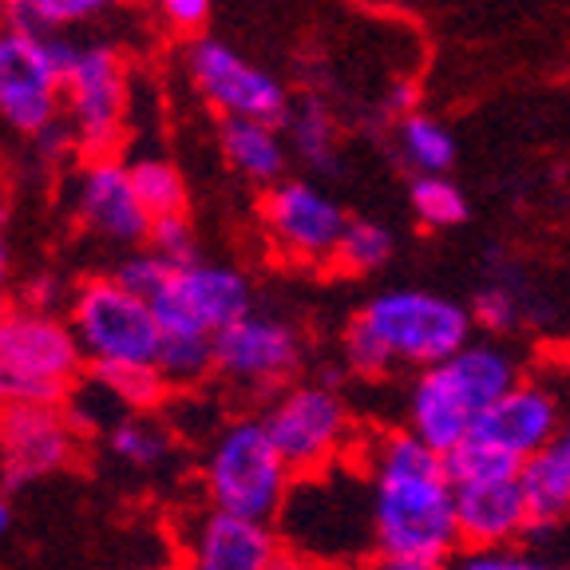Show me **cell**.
Masks as SVG:
<instances>
[{
    "label": "cell",
    "instance_id": "6da1fadb",
    "mask_svg": "<svg viewBox=\"0 0 570 570\" xmlns=\"http://www.w3.org/2000/svg\"><path fill=\"white\" fill-rule=\"evenodd\" d=\"M365 472L373 554L448 562L460 551L455 488L444 455L412 436L409 428H389L368 444Z\"/></svg>",
    "mask_w": 570,
    "mask_h": 570
},
{
    "label": "cell",
    "instance_id": "7a4b0ae2",
    "mask_svg": "<svg viewBox=\"0 0 570 570\" xmlns=\"http://www.w3.org/2000/svg\"><path fill=\"white\" fill-rule=\"evenodd\" d=\"M475 317L455 297L432 289H384L361 305L345 330V365L381 381L396 368H424L472 345Z\"/></svg>",
    "mask_w": 570,
    "mask_h": 570
},
{
    "label": "cell",
    "instance_id": "3957f363",
    "mask_svg": "<svg viewBox=\"0 0 570 570\" xmlns=\"http://www.w3.org/2000/svg\"><path fill=\"white\" fill-rule=\"evenodd\" d=\"M519 376L515 356L495 341H472L455 356L412 376L404 401V428L432 452L448 455L472 436L480 416L508 396Z\"/></svg>",
    "mask_w": 570,
    "mask_h": 570
},
{
    "label": "cell",
    "instance_id": "277c9868",
    "mask_svg": "<svg viewBox=\"0 0 570 570\" xmlns=\"http://www.w3.org/2000/svg\"><path fill=\"white\" fill-rule=\"evenodd\" d=\"M88 356L68 317L0 302V409L68 404Z\"/></svg>",
    "mask_w": 570,
    "mask_h": 570
},
{
    "label": "cell",
    "instance_id": "5b68a950",
    "mask_svg": "<svg viewBox=\"0 0 570 570\" xmlns=\"http://www.w3.org/2000/svg\"><path fill=\"white\" fill-rule=\"evenodd\" d=\"M203 488L210 511L269 523L294 495V472L277 455L262 416H234L210 432L203 455Z\"/></svg>",
    "mask_w": 570,
    "mask_h": 570
},
{
    "label": "cell",
    "instance_id": "8992f818",
    "mask_svg": "<svg viewBox=\"0 0 570 570\" xmlns=\"http://www.w3.org/2000/svg\"><path fill=\"white\" fill-rule=\"evenodd\" d=\"M262 424L294 480H317L333 472L353 436V416L333 376L289 384L285 392H277L262 412Z\"/></svg>",
    "mask_w": 570,
    "mask_h": 570
},
{
    "label": "cell",
    "instance_id": "52a82bcc",
    "mask_svg": "<svg viewBox=\"0 0 570 570\" xmlns=\"http://www.w3.org/2000/svg\"><path fill=\"white\" fill-rule=\"evenodd\" d=\"M68 325L88 365H155L163 325L151 302L135 297L116 277H88L68 297Z\"/></svg>",
    "mask_w": 570,
    "mask_h": 570
},
{
    "label": "cell",
    "instance_id": "ba28073f",
    "mask_svg": "<svg viewBox=\"0 0 570 570\" xmlns=\"http://www.w3.org/2000/svg\"><path fill=\"white\" fill-rule=\"evenodd\" d=\"M76 45L63 36H24L0 28V119L12 131L45 135L63 119V76Z\"/></svg>",
    "mask_w": 570,
    "mask_h": 570
},
{
    "label": "cell",
    "instance_id": "9c48e42d",
    "mask_svg": "<svg viewBox=\"0 0 570 570\" xmlns=\"http://www.w3.org/2000/svg\"><path fill=\"white\" fill-rule=\"evenodd\" d=\"M127 60L107 45H76L63 76V124L88 159L116 155L127 127Z\"/></svg>",
    "mask_w": 570,
    "mask_h": 570
},
{
    "label": "cell",
    "instance_id": "30bf717a",
    "mask_svg": "<svg viewBox=\"0 0 570 570\" xmlns=\"http://www.w3.org/2000/svg\"><path fill=\"white\" fill-rule=\"evenodd\" d=\"M305 361V341L294 321L277 313L249 309L234 325H226L214 337V376L249 392V396H269L289 389Z\"/></svg>",
    "mask_w": 570,
    "mask_h": 570
},
{
    "label": "cell",
    "instance_id": "8fae6325",
    "mask_svg": "<svg viewBox=\"0 0 570 570\" xmlns=\"http://www.w3.org/2000/svg\"><path fill=\"white\" fill-rule=\"evenodd\" d=\"M187 71L195 80L198 96L223 119H254V124L282 127L289 116V91L274 71L258 68L238 48L198 36L187 52Z\"/></svg>",
    "mask_w": 570,
    "mask_h": 570
},
{
    "label": "cell",
    "instance_id": "7c38bea8",
    "mask_svg": "<svg viewBox=\"0 0 570 570\" xmlns=\"http://www.w3.org/2000/svg\"><path fill=\"white\" fill-rule=\"evenodd\" d=\"M163 333L183 337H218L226 325L254 309V285L242 269L195 262V266L170 269L167 285L151 302Z\"/></svg>",
    "mask_w": 570,
    "mask_h": 570
},
{
    "label": "cell",
    "instance_id": "4fadbf2b",
    "mask_svg": "<svg viewBox=\"0 0 570 570\" xmlns=\"http://www.w3.org/2000/svg\"><path fill=\"white\" fill-rule=\"evenodd\" d=\"M83 428L68 404H24L0 409V488H24L68 472L80 455Z\"/></svg>",
    "mask_w": 570,
    "mask_h": 570
},
{
    "label": "cell",
    "instance_id": "5bb4252c",
    "mask_svg": "<svg viewBox=\"0 0 570 570\" xmlns=\"http://www.w3.org/2000/svg\"><path fill=\"white\" fill-rule=\"evenodd\" d=\"M262 226L282 258L317 266L333 262L348 218L341 203L309 178H282L262 198Z\"/></svg>",
    "mask_w": 570,
    "mask_h": 570
},
{
    "label": "cell",
    "instance_id": "9a60e30c",
    "mask_svg": "<svg viewBox=\"0 0 570 570\" xmlns=\"http://www.w3.org/2000/svg\"><path fill=\"white\" fill-rule=\"evenodd\" d=\"M71 214L83 230L119 242V246L147 242V230H151V214L142 210L135 195L131 163H124L119 155H99L83 163L71 183Z\"/></svg>",
    "mask_w": 570,
    "mask_h": 570
},
{
    "label": "cell",
    "instance_id": "2e32d148",
    "mask_svg": "<svg viewBox=\"0 0 570 570\" xmlns=\"http://www.w3.org/2000/svg\"><path fill=\"white\" fill-rule=\"evenodd\" d=\"M562 432V404L547 384L519 381L508 396H499L480 416L472 436L488 440L491 448L508 452L511 460H531L539 452H551Z\"/></svg>",
    "mask_w": 570,
    "mask_h": 570
},
{
    "label": "cell",
    "instance_id": "e0dca14e",
    "mask_svg": "<svg viewBox=\"0 0 570 570\" xmlns=\"http://www.w3.org/2000/svg\"><path fill=\"white\" fill-rule=\"evenodd\" d=\"M455 523H460L463 551H491V547H515V539L531 534L519 475L508 480H480L455 488Z\"/></svg>",
    "mask_w": 570,
    "mask_h": 570
},
{
    "label": "cell",
    "instance_id": "ac0fdd59",
    "mask_svg": "<svg viewBox=\"0 0 570 570\" xmlns=\"http://www.w3.org/2000/svg\"><path fill=\"white\" fill-rule=\"evenodd\" d=\"M282 543L269 523L206 511L190 539V570H269Z\"/></svg>",
    "mask_w": 570,
    "mask_h": 570
},
{
    "label": "cell",
    "instance_id": "d6986e66",
    "mask_svg": "<svg viewBox=\"0 0 570 570\" xmlns=\"http://www.w3.org/2000/svg\"><path fill=\"white\" fill-rule=\"evenodd\" d=\"M218 147L223 159L238 170L249 183L262 187H277L289 163V142H285L282 127L274 124H254V119H223L218 127Z\"/></svg>",
    "mask_w": 570,
    "mask_h": 570
},
{
    "label": "cell",
    "instance_id": "ffe728a7",
    "mask_svg": "<svg viewBox=\"0 0 570 570\" xmlns=\"http://www.w3.org/2000/svg\"><path fill=\"white\" fill-rule=\"evenodd\" d=\"M519 491H523L527 515H531V534H547L570 519V472L554 455V448L523 460Z\"/></svg>",
    "mask_w": 570,
    "mask_h": 570
},
{
    "label": "cell",
    "instance_id": "44dd1931",
    "mask_svg": "<svg viewBox=\"0 0 570 570\" xmlns=\"http://www.w3.org/2000/svg\"><path fill=\"white\" fill-rule=\"evenodd\" d=\"M285 142H289V155L305 163V167L321 170V175H333L341 167L337 163V119L321 99H302L297 107H289L285 116Z\"/></svg>",
    "mask_w": 570,
    "mask_h": 570
},
{
    "label": "cell",
    "instance_id": "7402d4cb",
    "mask_svg": "<svg viewBox=\"0 0 570 570\" xmlns=\"http://www.w3.org/2000/svg\"><path fill=\"white\" fill-rule=\"evenodd\" d=\"M83 381L131 416L163 409V401L170 396V384L163 381L159 365H88Z\"/></svg>",
    "mask_w": 570,
    "mask_h": 570
},
{
    "label": "cell",
    "instance_id": "603a6c76",
    "mask_svg": "<svg viewBox=\"0 0 570 570\" xmlns=\"http://www.w3.org/2000/svg\"><path fill=\"white\" fill-rule=\"evenodd\" d=\"M396 151L420 175H448L455 163V135L448 131L444 119L428 111H409L396 119Z\"/></svg>",
    "mask_w": 570,
    "mask_h": 570
},
{
    "label": "cell",
    "instance_id": "cb8c5ba5",
    "mask_svg": "<svg viewBox=\"0 0 570 570\" xmlns=\"http://www.w3.org/2000/svg\"><path fill=\"white\" fill-rule=\"evenodd\" d=\"M104 444L107 452L116 455L127 468H139V472H151L170 455V432L151 416H119L111 428H104Z\"/></svg>",
    "mask_w": 570,
    "mask_h": 570
},
{
    "label": "cell",
    "instance_id": "d4e9b609",
    "mask_svg": "<svg viewBox=\"0 0 570 570\" xmlns=\"http://www.w3.org/2000/svg\"><path fill=\"white\" fill-rule=\"evenodd\" d=\"M472 317L480 330L488 333H515L527 317H531V297L527 285L515 274H491L488 282L475 289L472 297Z\"/></svg>",
    "mask_w": 570,
    "mask_h": 570
},
{
    "label": "cell",
    "instance_id": "484cf974",
    "mask_svg": "<svg viewBox=\"0 0 570 570\" xmlns=\"http://www.w3.org/2000/svg\"><path fill=\"white\" fill-rule=\"evenodd\" d=\"M392 249H396V238L389 226L373 223V218H348L333 266L345 274H376L392 258Z\"/></svg>",
    "mask_w": 570,
    "mask_h": 570
},
{
    "label": "cell",
    "instance_id": "4316f807",
    "mask_svg": "<svg viewBox=\"0 0 570 570\" xmlns=\"http://www.w3.org/2000/svg\"><path fill=\"white\" fill-rule=\"evenodd\" d=\"M131 183L142 210L151 214V223L155 218H170V214H187V183L167 159L131 163Z\"/></svg>",
    "mask_w": 570,
    "mask_h": 570
},
{
    "label": "cell",
    "instance_id": "83f0119b",
    "mask_svg": "<svg viewBox=\"0 0 570 570\" xmlns=\"http://www.w3.org/2000/svg\"><path fill=\"white\" fill-rule=\"evenodd\" d=\"M159 373L170 389H195L206 376H214V341L210 337H183V333H163Z\"/></svg>",
    "mask_w": 570,
    "mask_h": 570
},
{
    "label": "cell",
    "instance_id": "f1b7e54d",
    "mask_svg": "<svg viewBox=\"0 0 570 570\" xmlns=\"http://www.w3.org/2000/svg\"><path fill=\"white\" fill-rule=\"evenodd\" d=\"M409 198L416 218L424 226H432V230H452V226H463V218H468V198H463V190L448 175L412 178Z\"/></svg>",
    "mask_w": 570,
    "mask_h": 570
},
{
    "label": "cell",
    "instance_id": "f546056e",
    "mask_svg": "<svg viewBox=\"0 0 570 570\" xmlns=\"http://www.w3.org/2000/svg\"><path fill=\"white\" fill-rule=\"evenodd\" d=\"M444 468H448L452 488H460V483H480V480H508V475H519L523 463L511 460V455L499 452V448H491L488 440L468 436L460 448H452V452L444 455Z\"/></svg>",
    "mask_w": 570,
    "mask_h": 570
},
{
    "label": "cell",
    "instance_id": "4dcf8cb0",
    "mask_svg": "<svg viewBox=\"0 0 570 570\" xmlns=\"http://www.w3.org/2000/svg\"><path fill=\"white\" fill-rule=\"evenodd\" d=\"M147 249L159 254L167 266H195L198 262V238L187 214H170V218H155L147 230Z\"/></svg>",
    "mask_w": 570,
    "mask_h": 570
},
{
    "label": "cell",
    "instance_id": "1f68e13d",
    "mask_svg": "<svg viewBox=\"0 0 570 570\" xmlns=\"http://www.w3.org/2000/svg\"><path fill=\"white\" fill-rule=\"evenodd\" d=\"M170 269L175 266H167L159 254H151V249L142 246V249H131V254L116 266V274L111 277H116L124 289H131L135 297H142V302H155V294L167 285Z\"/></svg>",
    "mask_w": 570,
    "mask_h": 570
},
{
    "label": "cell",
    "instance_id": "d6a6232c",
    "mask_svg": "<svg viewBox=\"0 0 570 570\" xmlns=\"http://www.w3.org/2000/svg\"><path fill=\"white\" fill-rule=\"evenodd\" d=\"M452 570H570V567H554V562L539 559L531 551H519V547H491V551H463Z\"/></svg>",
    "mask_w": 570,
    "mask_h": 570
},
{
    "label": "cell",
    "instance_id": "836d02e7",
    "mask_svg": "<svg viewBox=\"0 0 570 570\" xmlns=\"http://www.w3.org/2000/svg\"><path fill=\"white\" fill-rule=\"evenodd\" d=\"M40 20L52 36H60V28L88 24V20L104 17L107 9H116L119 0H32Z\"/></svg>",
    "mask_w": 570,
    "mask_h": 570
},
{
    "label": "cell",
    "instance_id": "e575fe53",
    "mask_svg": "<svg viewBox=\"0 0 570 570\" xmlns=\"http://www.w3.org/2000/svg\"><path fill=\"white\" fill-rule=\"evenodd\" d=\"M151 9L159 12V20L178 36H198L210 20L214 0H151Z\"/></svg>",
    "mask_w": 570,
    "mask_h": 570
},
{
    "label": "cell",
    "instance_id": "d590c367",
    "mask_svg": "<svg viewBox=\"0 0 570 570\" xmlns=\"http://www.w3.org/2000/svg\"><path fill=\"white\" fill-rule=\"evenodd\" d=\"M365 570H452L440 559H409V554H373Z\"/></svg>",
    "mask_w": 570,
    "mask_h": 570
},
{
    "label": "cell",
    "instance_id": "8d00e7d4",
    "mask_svg": "<svg viewBox=\"0 0 570 570\" xmlns=\"http://www.w3.org/2000/svg\"><path fill=\"white\" fill-rule=\"evenodd\" d=\"M269 570H317V567H313V559H305V554H297V551H282L274 562H269Z\"/></svg>",
    "mask_w": 570,
    "mask_h": 570
},
{
    "label": "cell",
    "instance_id": "74e56055",
    "mask_svg": "<svg viewBox=\"0 0 570 570\" xmlns=\"http://www.w3.org/2000/svg\"><path fill=\"white\" fill-rule=\"evenodd\" d=\"M9 269H12V246H9V234L0 226V285L9 282Z\"/></svg>",
    "mask_w": 570,
    "mask_h": 570
},
{
    "label": "cell",
    "instance_id": "f35d334b",
    "mask_svg": "<svg viewBox=\"0 0 570 570\" xmlns=\"http://www.w3.org/2000/svg\"><path fill=\"white\" fill-rule=\"evenodd\" d=\"M554 455H559V460L567 463V472H570V420L562 424L559 440H554Z\"/></svg>",
    "mask_w": 570,
    "mask_h": 570
},
{
    "label": "cell",
    "instance_id": "ab89813d",
    "mask_svg": "<svg viewBox=\"0 0 570 570\" xmlns=\"http://www.w3.org/2000/svg\"><path fill=\"white\" fill-rule=\"evenodd\" d=\"M9 527H12V503H9V495H4V488H0V539L9 534Z\"/></svg>",
    "mask_w": 570,
    "mask_h": 570
},
{
    "label": "cell",
    "instance_id": "60d3db41",
    "mask_svg": "<svg viewBox=\"0 0 570 570\" xmlns=\"http://www.w3.org/2000/svg\"><path fill=\"white\" fill-rule=\"evenodd\" d=\"M325 570H365V567H325Z\"/></svg>",
    "mask_w": 570,
    "mask_h": 570
},
{
    "label": "cell",
    "instance_id": "b9f144b4",
    "mask_svg": "<svg viewBox=\"0 0 570 570\" xmlns=\"http://www.w3.org/2000/svg\"><path fill=\"white\" fill-rule=\"evenodd\" d=\"M0 28H4V0H0Z\"/></svg>",
    "mask_w": 570,
    "mask_h": 570
}]
</instances>
